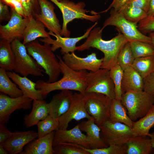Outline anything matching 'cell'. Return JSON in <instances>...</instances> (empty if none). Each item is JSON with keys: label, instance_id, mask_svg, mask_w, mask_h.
Masks as SVG:
<instances>
[{"label": "cell", "instance_id": "obj_17", "mask_svg": "<svg viewBox=\"0 0 154 154\" xmlns=\"http://www.w3.org/2000/svg\"><path fill=\"white\" fill-rule=\"evenodd\" d=\"M38 1L40 11L35 18L41 22L49 31L60 35L62 27L54 12L55 7L48 0H38Z\"/></svg>", "mask_w": 154, "mask_h": 154}, {"label": "cell", "instance_id": "obj_16", "mask_svg": "<svg viewBox=\"0 0 154 154\" xmlns=\"http://www.w3.org/2000/svg\"><path fill=\"white\" fill-rule=\"evenodd\" d=\"M62 143H75L92 149L90 141L87 135L82 133L78 124L70 129H58L55 131L53 147Z\"/></svg>", "mask_w": 154, "mask_h": 154}, {"label": "cell", "instance_id": "obj_1", "mask_svg": "<svg viewBox=\"0 0 154 154\" xmlns=\"http://www.w3.org/2000/svg\"><path fill=\"white\" fill-rule=\"evenodd\" d=\"M102 31L99 27L94 28L84 42L76 47V50L82 51L90 48L99 50L104 54L102 68L110 70L117 64L119 55L128 41L119 32L111 39L104 40L102 38Z\"/></svg>", "mask_w": 154, "mask_h": 154}, {"label": "cell", "instance_id": "obj_29", "mask_svg": "<svg viewBox=\"0 0 154 154\" xmlns=\"http://www.w3.org/2000/svg\"><path fill=\"white\" fill-rule=\"evenodd\" d=\"M125 108L121 101L112 99L109 120L113 123H121L132 128L134 121L127 115Z\"/></svg>", "mask_w": 154, "mask_h": 154}, {"label": "cell", "instance_id": "obj_36", "mask_svg": "<svg viewBox=\"0 0 154 154\" xmlns=\"http://www.w3.org/2000/svg\"><path fill=\"white\" fill-rule=\"evenodd\" d=\"M135 59L129 42H127L119 55L117 64L124 70L131 66Z\"/></svg>", "mask_w": 154, "mask_h": 154}, {"label": "cell", "instance_id": "obj_3", "mask_svg": "<svg viewBox=\"0 0 154 154\" xmlns=\"http://www.w3.org/2000/svg\"><path fill=\"white\" fill-rule=\"evenodd\" d=\"M28 53L44 70L48 76L46 83L57 81L61 71L59 60L52 50L50 45L46 43L41 44L37 40L26 45Z\"/></svg>", "mask_w": 154, "mask_h": 154}, {"label": "cell", "instance_id": "obj_41", "mask_svg": "<svg viewBox=\"0 0 154 154\" xmlns=\"http://www.w3.org/2000/svg\"><path fill=\"white\" fill-rule=\"evenodd\" d=\"M143 90L154 98V72L143 79Z\"/></svg>", "mask_w": 154, "mask_h": 154}, {"label": "cell", "instance_id": "obj_49", "mask_svg": "<svg viewBox=\"0 0 154 154\" xmlns=\"http://www.w3.org/2000/svg\"><path fill=\"white\" fill-rule=\"evenodd\" d=\"M148 136L150 138L152 146L154 148V131L151 133H150Z\"/></svg>", "mask_w": 154, "mask_h": 154}, {"label": "cell", "instance_id": "obj_44", "mask_svg": "<svg viewBox=\"0 0 154 154\" xmlns=\"http://www.w3.org/2000/svg\"><path fill=\"white\" fill-rule=\"evenodd\" d=\"M8 130L5 124H0V145H2L13 135Z\"/></svg>", "mask_w": 154, "mask_h": 154}, {"label": "cell", "instance_id": "obj_50", "mask_svg": "<svg viewBox=\"0 0 154 154\" xmlns=\"http://www.w3.org/2000/svg\"><path fill=\"white\" fill-rule=\"evenodd\" d=\"M148 36L151 38L152 44L154 46V32H151L149 33Z\"/></svg>", "mask_w": 154, "mask_h": 154}, {"label": "cell", "instance_id": "obj_48", "mask_svg": "<svg viewBox=\"0 0 154 154\" xmlns=\"http://www.w3.org/2000/svg\"><path fill=\"white\" fill-rule=\"evenodd\" d=\"M9 152L2 145H0V154H7Z\"/></svg>", "mask_w": 154, "mask_h": 154}, {"label": "cell", "instance_id": "obj_45", "mask_svg": "<svg viewBox=\"0 0 154 154\" xmlns=\"http://www.w3.org/2000/svg\"><path fill=\"white\" fill-rule=\"evenodd\" d=\"M11 8H13L16 11L24 18L25 17L24 9L21 2L17 1H12L8 5Z\"/></svg>", "mask_w": 154, "mask_h": 154}, {"label": "cell", "instance_id": "obj_26", "mask_svg": "<svg viewBox=\"0 0 154 154\" xmlns=\"http://www.w3.org/2000/svg\"><path fill=\"white\" fill-rule=\"evenodd\" d=\"M29 21L24 30L23 43L26 45L39 37H50L48 32L46 31L44 25L33 17L29 18Z\"/></svg>", "mask_w": 154, "mask_h": 154}, {"label": "cell", "instance_id": "obj_21", "mask_svg": "<svg viewBox=\"0 0 154 154\" xmlns=\"http://www.w3.org/2000/svg\"><path fill=\"white\" fill-rule=\"evenodd\" d=\"M7 74L22 91L23 95L33 100H43L40 90L36 88V83L27 77L21 76L15 72L8 71Z\"/></svg>", "mask_w": 154, "mask_h": 154}, {"label": "cell", "instance_id": "obj_47", "mask_svg": "<svg viewBox=\"0 0 154 154\" xmlns=\"http://www.w3.org/2000/svg\"><path fill=\"white\" fill-rule=\"evenodd\" d=\"M149 16H154V0H151L149 9L147 12Z\"/></svg>", "mask_w": 154, "mask_h": 154}, {"label": "cell", "instance_id": "obj_15", "mask_svg": "<svg viewBox=\"0 0 154 154\" xmlns=\"http://www.w3.org/2000/svg\"><path fill=\"white\" fill-rule=\"evenodd\" d=\"M97 22L88 28L86 32L82 36L75 38L63 37L59 34H56L49 31V34L50 35L54 37L56 39H53L50 37L40 39V41L50 44H51L52 50L54 52L58 49L60 48L61 54H64L68 53L74 52L76 50V44L81 40L87 38L90 32L97 24Z\"/></svg>", "mask_w": 154, "mask_h": 154}, {"label": "cell", "instance_id": "obj_9", "mask_svg": "<svg viewBox=\"0 0 154 154\" xmlns=\"http://www.w3.org/2000/svg\"><path fill=\"white\" fill-rule=\"evenodd\" d=\"M86 80L85 93H100L112 99L115 98L114 85L109 70L101 68L96 71L87 72Z\"/></svg>", "mask_w": 154, "mask_h": 154}, {"label": "cell", "instance_id": "obj_24", "mask_svg": "<svg viewBox=\"0 0 154 154\" xmlns=\"http://www.w3.org/2000/svg\"><path fill=\"white\" fill-rule=\"evenodd\" d=\"M143 78L132 66L123 70L121 86L123 94L143 91Z\"/></svg>", "mask_w": 154, "mask_h": 154}, {"label": "cell", "instance_id": "obj_46", "mask_svg": "<svg viewBox=\"0 0 154 154\" xmlns=\"http://www.w3.org/2000/svg\"><path fill=\"white\" fill-rule=\"evenodd\" d=\"M128 0H113L107 10L111 7L117 11H119L121 8L126 3Z\"/></svg>", "mask_w": 154, "mask_h": 154}, {"label": "cell", "instance_id": "obj_13", "mask_svg": "<svg viewBox=\"0 0 154 154\" xmlns=\"http://www.w3.org/2000/svg\"><path fill=\"white\" fill-rule=\"evenodd\" d=\"M11 17L8 23L0 25V39H5L11 42L15 38L23 39V33L29 21V18H24L13 8Z\"/></svg>", "mask_w": 154, "mask_h": 154}, {"label": "cell", "instance_id": "obj_42", "mask_svg": "<svg viewBox=\"0 0 154 154\" xmlns=\"http://www.w3.org/2000/svg\"><path fill=\"white\" fill-rule=\"evenodd\" d=\"M150 1L151 0H128L125 4L140 8L147 13Z\"/></svg>", "mask_w": 154, "mask_h": 154}, {"label": "cell", "instance_id": "obj_5", "mask_svg": "<svg viewBox=\"0 0 154 154\" xmlns=\"http://www.w3.org/2000/svg\"><path fill=\"white\" fill-rule=\"evenodd\" d=\"M121 102L127 110V114L133 121L144 117L154 104V98L143 90L129 91L122 94Z\"/></svg>", "mask_w": 154, "mask_h": 154}, {"label": "cell", "instance_id": "obj_4", "mask_svg": "<svg viewBox=\"0 0 154 154\" xmlns=\"http://www.w3.org/2000/svg\"><path fill=\"white\" fill-rule=\"evenodd\" d=\"M60 9L62 15L63 22L60 35L64 37H69L70 31L67 29V25L70 22L75 19H86L93 22L97 21L101 17L100 15L97 14L89 15L87 14V10L84 9V3L80 1L77 3L69 0H50Z\"/></svg>", "mask_w": 154, "mask_h": 154}, {"label": "cell", "instance_id": "obj_38", "mask_svg": "<svg viewBox=\"0 0 154 154\" xmlns=\"http://www.w3.org/2000/svg\"><path fill=\"white\" fill-rule=\"evenodd\" d=\"M55 154H89L77 144L62 143L53 147Z\"/></svg>", "mask_w": 154, "mask_h": 154}, {"label": "cell", "instance_id": "obj_31", "mask_svg": "<svg viewBox=\"0 0 154 154\" xmlns=\"http://www.w3.org/2000/svg\"><path fill=\"white\" fill-rule=\"evenodd\" d=\"M131 66L145 78L154 72V55L135 58Z\"/></svg>", "mask_w": 154, "mask_h": 154}, {"label": "cell", "instance_id": "obj_40", "mask_svg": "<svg viewBox=\"0 0 154 154\" xmlns=\"http://www.w3.org/2000/svg\"><path fill=\"white\" fill-rule=\"evenodd\" d=\"M137 27L143 34L154 32V16H147L138 23Z\"/></svg>", "mask_w": 154, "mask_h": 154}, {"label": "cell", "instance_id": "obj_11", "mask_svg": "<svg viewBox=\"0 0 154 154\" xmlns=\"http://www.w3.org/2000/svg\"><path fill=\"white\" fill-rule=\"evenodd\" d=\"M92 117L86 110L84 94L75 93L73 94L70 105L68 110L57 119L59 129H67L69 123L73 120L78 121L84 118L88 119Z\"/></svg>", "mask_w": 154, "mask_h": 154}, {"label": "cell", "instance_id": "obj_32", "mask_svg": "<svg viewBox=\"0 0 154 154\" xmlns=\"http://www.w3.org/2000/svg\"><path fill=\"white\" fill-rule=\"evenodd\" d=\"M118 11L128 21L137 23L148 16L147 13L143 9L126 4Z\"/></svg>", "mask_w": 154, "mask_h": 154}, {"label": "cell", "instance_id": "obj_10", "mask_svg": "<svg viewBox=\"0 0 154 154\" xmlns=\"http://www.w3.org/2000/svg\"><path fill=\"white\" fill-rule=\"evenodd\" d=\"M100 127L103 140L108 146L127 144L134 135L132 128L121 123H113L108 120Z\"/></svg>", "mask_w": 154, "mask_h": 154}, {"label": "cell", "instance_id": "obj_7", "mask_svg": "<svg viewBox=\"0 0 154 154\" xmlns=\"http://www.w3.org/2000/svg\"><path fill=\"white\" fill-rule=\"evenodd\" d=\"M108 26L115 27L128 42L138 40L153 44L150 38L139 30L137 23L128 21L121 13L113 8L110 10V16L104 21L101 30L103 31L105 27Z\"/></svg>", "mask_w": 154, "mask_h": 154}, {"label": "cell", "instance_id": "obj_27", "mask_svg": "<svg viewBox=\"0 0 154 154\" xmlns=\"http://www.w3.org/2000/svg\"><path fill=\"white\" fill-rule=\"evenodd\" d=\"M15 57L11 42L5 39L0 40V67L6 71H12L14 68Z\"/></svg>", "mask_w": 154, "mask_h": 154}, {"label": "cell", "instance_id": "obj_33", "mask_svg": "<svg viewBox=\"0 0 154 154\" xmlns=\"http://www.w3.org/2000/svg\"><path fill=\"white\" fill-rule=\"evenodd\" d=\"M38 138L59 129V124L57 119L50 115L45 119L39 121L37 125Z\"/></svg>", "mask_w": 154, "mask_h": 154}, {"label": "cell", "instance_id": "obj_37", "mask_svg": "<svg viewBox=\"0 0 154 154\" xmlns=\"http://www.w3.org/2000/svg\"><path fill=\"white\" fill-rule=\"evenodd\" d=\"M109 71L110 76L114 85L115 99L121 101L123 94L121 86L123 70L117 64Z\"/></svg>", "mask_w": 154, "mask_h": 154}, {"label": "cell", "instance_id": "obj_19", "mask_svg": "<svg viewBox=\"0 0 154 154\" xmlns=\"http://www.w3.org/2000/svg\"><path fill=\"white\" fill-rule=\"evenodd\" d=\"M73 94L69 90H63L54 95L48 103L50 116L58 119L65 113L69 109Z\"/></svg>", "mask_w": 154, "mask_h": 154}, {"label": "cell", "instance_id": "obj_25", "mask_svg": "<svg viewBox=\"0 0 154 154\" xmlns=\"http://www.w3.org/2000/svg\"><path fill=\"white\" fill-rule=\"evenodd\" d=\"M127 154H154V148L148 136H133L127 143Z\"/></svg>", "mask_w": 154, "mask_h": 154}, {"label": "cell", "instance_id": "obj_51", "mask_svg": "<svg viewBox=\"0 0 154 154\" xmlns=\"http://www.w3.org/2000/svg\"><path fill=\"white\" fill-rule=\"evenodd\" d=\"M3 3L7 5L12 0H1ZM21 3V0H15Z\"/></svg>", "mask_w": 154, "mask_h": 154}, {"label": "cell", "instance_id": "obj_52", "mask_svg": "<svg viewBox=\"0 0 154 154\" xmlns=\"http://www.w3.org/2000/svg\"><path fill=\"white\" fill-rule=\"evenodd\" d=\"M57 0L58 1H61V0Z\"/></svg>", "mask_w": 154, "mask_h": 154}, {"label": "cell", "instance_id": "obj_30", "mask_svg": "<svg viewBox=\"0 0 154 154\" xmlns=\"http://www.w3.org/2000/svg\"><path fill=\"white\" fill-rule=\"evenodd\" d=\"M10 78L6 71L0 68V92L12 98H17L23 96L21 90Z\"/></svg>", "mask_w": 154, "mask_h": 154}, {"label": "cell", "instance_id": "obj_6", "mask_svg": "<svg viewBox=\"0 0 154 154\" xmlns=\"http://www.w3.org/2000/svg\"><path fill=\"white\" fill-rule=\"evenodd\" d=\"M11 44L15 57L14 70L15 72L23 76H43L44 70L28 53L25 45L17 38L13 40Z\"/></svg>", "mask_w": 154, "mask_h": 154}, {"label": "cell", "instance_id": "obj_12", "mask_svg": "<svg viewBox=\"0 0 154 154\" xmlns=\"http://www.w3.org/2000/svg\"><path fill=\"white\" fill-rule=\"evenodd\" d=\"M33 100L23 95L12 98L0 93V124H7L11 114L17 110L29 109Z\"/></svg>", "mask_w": 154, "mask_h": 154}, {"label": "cell", "instance_id": "obj_14", "mask_svg": "<svg viewBox=\"0 0 154 154\" xmlns=\"http://www.w3.org/2000/svg\"><path fill=\"white\" fill-rule=\"evenodd\" d=\"M62 59L70 68L76 71L88 70L96 71L102 68L103 58H98L95 52H92L85 57L76 55L74 52L63 55Z\"/></svg>", "mask_w": 154, "mask_h": 154}, {"label": "cell", "instance_id": "obj_28", "mask_svg": "<svg viewBox=\"0 0 154 154\" xmlns=\"http://www.w3.org/2000/svg\"><path fill=\"white\" fill-rule=\"evenodd\" d=\"M154 125V104L147 114L134 121L132 127L134 136H149V131Z\"/></svg>", "mask_w": 154, "mask_h": 154}, {"label": "cell", "instance_id": "obj_35", "mask_svg": "<svg viewBox=\"0 0 154 154\" xmlns=\"http://www.w3.org/2000/svg\"><path fill=\"white\" fill-rule=\"evenodd\" d=\"M78 146L87 151L89 154H126L127 144L122 145H113L108 147L98 149H88L77 144Z\"/></svg>", "mask_w": 154, "mask_h": 154}, {"label": "cell", "instance_id": "obj_8", "mask_svg": "<svg viewBox=\"0 0 154 154\" xmlns=\"http://www.w3.org/2000/svg\"><path fill=\"white\" fill-rule=\"evenodd\" d=\"M84 95L86 110L100 127L109 119L112 99L105 95L95 92L85 93Z\"/></svg>", "mask_w": 154, "mask_h": 154}, {"label": "cell", "instance_id": "obj_34", "mask_svg": "<svg viewBox=\"0 0 154 154\" xmlns=\"http://www.w3.org/2000/svg\"><path fill=\"white\" fill-rule=\"evenodd\" d=\"M129 42L135 58L154 55V46L153 44L138 40Z\"/></svg>", "mask_w": 154, "mask_h": 154}, {"label": "cell", "instance_id": "obj_23", "mask_svg": "<svg viewBox=\"0 0 154 154\" xmlns=\"http://www.w3.org/2000/svg\"><path fill=\"white\" fill-rule=\"evenodd\" d=\"M80 129L85 132L90 141L92 149L106 147L108 146L100 136L101 128L95 122L93 118L78 124Z\"/></svg>", "mask_w": 154, "mask_h": 154}, {"label": "cell", "instance_id": "obj_43", "mask_svg": "<svg viewBox=\"0 0 154 154\" xmlns=\"http://www.w3.org/2000/svg\"><path fill=\"white\" fill-rule=\"evenodd\" d=\"M11 17L8 5L0 0V22L9 21Z\"/></svg>", "mask_w": 154, "mask_h": 154}, {"label": "cell", "instance_id": "obj_20", "mask_svg": "<svg viewBox=\"0 0 154 154\" xmlns=\"http://www.w3.org/2000/svg\"><path fill=\"white\" fill-rule=\"evenodd\" d=\"M55 132L33 140L27 145L20 154H54L53 143Z\"/></svg>", "mask_w": 154, "mask_h": 154}, {"label": "cell", "instance_id": "obj_22", "mask_svg": "<svg viewBox=\"0 0 154 154\" xmlns=\"http://www.w3.org/2000/svg\"><path fill=\"white\" fill-rule=\"evenodd\" d=\"M32 106L30 113L24 118V123L27 128L37 125L50 114L49 104L44 100H33Z\"/></svg>", "mask_w": 154, "mask_h": 154}, {"label": "cell", "instance_id": "obj_2", "mask_svg": "<svg viewBox=\"0 0 154 154\" xmlns=\"http://www.w3.org/2000/svg\"><path fill=\"white\" fill-rule=\"evenodd\" d=\"M59 61L62 78L55 82L48 83L43 80L36 82V88L40 90L44 98L48 94L56 90H69L76 91L84 94L87 87L86 70L76 71L68 67L62 58L57 55Z\"/></svg>", "mask_w": 154, "mask_h": 154}, {"label": "cell", "instance_id": "obj_39", "mask_svg": "<svg viewBox=\"0 0 154 154\" xmlns=\"http://www.w3.org/2000/svg\"><path fill=\"white\" fill-rule=\"evenodd\" d=\"M25 17L35 18L40 13V8L38 0H21Z\"/></svg>", "mask_w": 154, "mask_h": 154}, {"label": "cell", "instance_id": "obj_18", "mask_svg": "<svg viewBox=\"0 0 154 154\" xmlns=\"http://www.w3.org/2000/svg\"><path fill=\"white\" fill-rule=\"evenodd\" d=\"M37 137V133L33 130L16 131L2 145L9 153L20 154L25 145Z\"/></svg>", "mask_w": 154, "mask_h": 154}]
</instances>
